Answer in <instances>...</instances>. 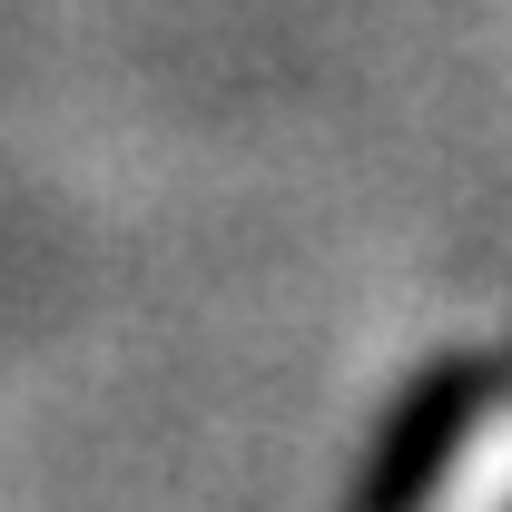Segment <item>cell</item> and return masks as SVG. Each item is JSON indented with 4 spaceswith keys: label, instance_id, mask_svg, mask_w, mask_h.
I'll list each match as a JSON object with an SVG mask.
<instances>
[{
    "label": "cell",
    "instance_id": "6da1fadb",
    "mask_svg": "<svg viewBox=\"0 0 512 512\" xmlns=\"http://www.w3.org/2000/svg\"><path fill=\"white\" fill-rule=\"evenodd\" d=\"M493 394H512V355H493V365H444V375H424L414 394H404V414L384 424L375 473H365V503H355V512H414L424 493H434V473L453 463V444L473 434V414H483Z\"/></svg>",
    "mask_w": 512,
    "mask_h": 512
}]
</instances>
